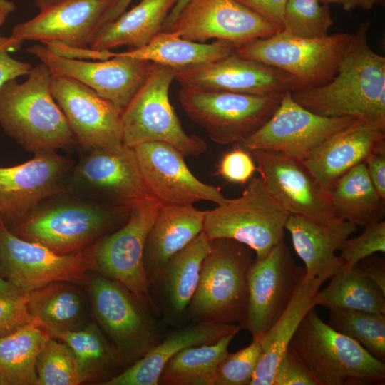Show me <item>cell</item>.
Masks as SVG:
<instances>
[{
  "label": "cell",
  "instance_id": "7c38bea8",
  "mask_svg": "<svg viewBox=\"0 0 385 385\" xmlns=\"http://www.w3.org/2000/svg\"><path fill=\"white\" fill-rule=\"evenodd\" d=\"M160 205L157 200H148L133 207L126 224L99 241L89 252L93 270L147 298L154 308L143 257L146 240Z\"/></svg>",
  "mask_w": 385,
  "mask_h": 385
},
{
  "label": "cell",
  "instance_id": "ee69618b",
  "mask_svg": "<svg viewBox=\"0 0 385 385\" xmlns=\"http://www.w3.org/2000/svg\"><path fill=\"white\" fill-rule=\"evenodd\" d=\"M36 323L29 309L26 295L0 292V337Z\"/></svg>",
  "mask_w": 385,
  "mask_h": 385
},
{
  "label": "cell",
  "instance_id": "3957f363",
  "mask_svg": "<svg viewBox=\"0 0 385 385\" xmlns=\"http://www.w3.org/2000/svg\"><path fill=\"white\" fill-rule=\"evenodd\" d=\"M288 347L319 385L384 384V362L324 323L314 307L299 324Z\"/></svg>",
  "mask_w": 385,
  "mask_h": 385
},
{
  "label": "cell",
  "instance_id": "d6a6232c",
  "mask_svg": "<svg viewBox=\"0 0 385 385\" xmlns=\"http://www.w3.org/2000/svg\"><path fill=\"white\" fill-rule=\"evenodd\" d=\"M236 48L233 43L224 40L200 43L184 39L170 31H161L145 46L121 53L176 70L217 61L235 53Z\"/></svg>",
  "mask_w": 385,
  "mask_h": 385
},
{
  "label": "cell",
  "instance_id": "277c9868",
  "mask_svg": "<svg viewBox=\"0 0 385 385\" xmlns=\"http://www.w3.org/2000/svg\"><path fill=\"white\" fill-rule=\"evenodd\" d=\"M252 250L227 238L211 240L188 319L192 322L238 323L244 328Z\"/></svg>",
  "mask_w": 385,
  "mask_h": 385
},
{
  "label": "cell",
  "instance_id": "4dcf8cb0",
  "mask_svg": "<svg viewBox=\"0 0 385 385\" xmlns=\"http://www.w3.org/2000/svg\"><path fill=\"white\" fill-rule=\"evenodd\" d=\"M178 0H141L116 19L100 27L89 48L110 51L120 46L130 49L148 44L163 31L165 21Z\"/></svg>",
  "mask_w": 385,
  "mask_h": 385
},
{
  "label": "cell",
  "instance_id": "816d5d0a",
  "mask_svg": "<svg viewBox=\"0 0 385 385\" xmlns=\"http://www.w3.org/2000/svg\"><path fill=\"white\" fill-rule=\"evenodd\" d=\"M133 1V0H117L113 7L101 19L98 29L119 17L125 11L126 9Z\"/></svg>",
  "mask_w": 385,
  "mask_h": 385
},
{
  "label": "cell",
  "instance_id": "60d3db41",
  "mask_svg": "<svg viewBox=\"0 0 385 385\" xmlns=\"http://www.w3.org/2000/svg\"><path fill=\"white\" fill-rule=\"evenodd\" d=\"M259 339L247 346L228 353L216 371L213 385H250L261 355Z\"/></svg>",
  "mask_w": 385,
  "mask_h": 385
},
{
  "label": "cell",
  "instance_id": "5b68a950",
  "mask_svg": "<svg viewBox=\"0 0 385 385\" xmlns=\"http://www.w3.org/2000/svg\"><path fill=\"white\" fill-rule=\"evenodd\" d=\"M88 286L95 322L125 365L141 359L162 340L158 313L147 298L98 273L90 278Z\"/></svg>",
  "mask_w": 385,
  "mask_h": 385
},
{
  "label": "cell",
  "instance_id": "1f68e13d",
  "mask_svg": "<svg viewBox=\"0 0 385 385\" xmlns=\"http://www.w3.org/2000/svg\"><path fill=\"white\" fill-rule=\"evenodd\" d=\"M329 196L340 220L365 227L384 218L385 199L375 189L364 163L341 177L329 190Z\"/></svg>",
  "mask_w": 385,
  "mask_h": 385
},
{
  "label": "cell",
  "instance_id": "c3c4849f",
  "mask_svg": "<svg viewBox=\"0 0 385 385\" xmlns=\"http://www.w3.org/2000/svg\"><path fill=\"white\" fill-rule=\"evenodd\" d=\"M356 272L374 282L385 295L384 258L371 255L360 260L353 268Z\"/></svg>",
  "mask_w": 385,
  "mask_h": 385
},
{
  "label": "cell",
  "instance_id": "8d00e7d4",
  "mask_svg": "<svg viewBox=\"0 0 385 385\" xmlns=\"http://www.w3.org/2000/svg\"><path fill=\"white\" fill-rule=\"evenodd\" d=\"M330 279L314 296L315 306L385 314V295L371 279L342 265Z\"/></svg>",
  "mask_w": 385,
  "mask_h": 385
},
{
  "label": "cell",
  "instance_id": "7a4b0ae2",
  "mask_svg": "<svg viewBox=\"0 0 385 385\" xmlns=\"http://www.w3.org/2000/svg\"><path fill=\"white\" fill-rule=\"evenodd\" d=\"M27 79L0 88V125L21 146L34 153L67 147L76 140L51 91L52 75L43 63Z\"/></svg>",
  "mask_w": 385,
  "mask_h": 385
},
{
  "label": "cell",
  "instance_id": "8fae6325",
  "mask_svg": "<svg viewBox=\"0 0 385 385\" xmlns=\"http://www.w3.org/2000/svg\"><path fill=\"white\" fill-rule=\"evenodd\" d=\"M356 120L313 113L296 102L291 91H287L269 120L240 144L250 151H275L302 161Z\"/></svg>",
  "mask_w": 385,
  "mask_h": 385
},
{
  "label": "cell",
  "instance_id": "d6986e66",
  "mask_svg": "<svg viewBox=\"0 0 385 385\" xmlns=\"http://www.w3.org/2000/svg\"><path fill=\"white\" fill-rule=\"evenodd\" d=\"M181 87L254 95H277L301 88L290 74L236 52L217 61L175 70Z\"/></svg>",
  "mask_w": 385,
  "mask_h": 385
},
{
  "label": "cell",
  "instance_id": "4316f807",
  "mask_svg": "<svg viewBox=\"0 0 385 385\" xmlns=\"http://www.w3.org/2000/svg\"><path fill=\"white\" fill-rule=\"evenodd\" d=\"M292 237L294 249L305 265L304 278L330 279L342 267L334 252L356 231V225L340 221L324 225L305 217L289 215L284 227Z\"/></svg>",
  "mask_w": 385,
  "mask_h": 385
},
{
  "label": "cell",
  "instance_id": "484cf974",
  "mask_svg": "<svg viewBox=\"0 0 385 385\" xmlns=\"http://www.w3.org/2000/svg\"><path fill=\"white\" fill-rule=\"evenodd\" d=\"M241 329L235 324L217 322H192L180 327L163 337L141 359L102 385H158L164 366L178 352L191 346L214 342L231 333L237 334Z\"/></svg>",
  "mask_w": 385,
  "mask_h": 385
},
{
  "label": "cell",
  "instance_id": "f5cc1de1",
  "mask_svg": "<svg viewBox=\"0 0 385 385\" xmlns=\"http://www.w3.org/2000/svg\"><path fill=\"white\" fill-rule=\"evenodd\" d=\"M189 0H178L175 6L171 9L169 15L168 16L164 26H163V31H168L172 24L174 23L176 17L178 16V14L183 9V7L186 4V3Z\"/></svg>",
  "mask_w": 385,
  "mask_h": 385
},
{
  "label": "cell",
  "instance_id": "cb8c5ba5",
  "mask_svg": "<svg viewBox=\"0 0 385 385\" xmlns=\"http://www.w3.org/2000/svg\"><path fill=\"white\" fill-rule=\"evenodd\" d=\"M385 140V126L356 119L337 133L302 160L328 192L351 168L364 160L371 150Z\"/></svg>",
  "mask_w": 385,
  "mask_h": 385
},
{
  "label": "cell",
  "instance_id": "8992f818",
  "mask_svg": "<svg viewBox=\"0 0 385 385\" xmlns=\"http://www.w3.org/2000/svg\"><path fill=\"white\" fill-rule=\"evenodd\" d=\"M289 214L272 197L260 178H252L241 196L205 210L202 232L210 240H234L265 257L284 240Z\"/></svg>",
  "mask_w": 385,
  "mask_h": 385
},
{
  "label": "cell",
  "instance_id": "f1b7e54d",
  "mask_svg": "<svg viewBox=\"0 0 385 385\" xmlns=\"http://www.w3.org/2000/svg\"><path fill=\"white\" fill-rule=\"evenodd\" d=\"M301 275L294 293L279 318L259 339L262 351L250 385H273L276 368L307 313L323 280Z\"/></svg>",
  "mask_w": 385,
  "mask_h": 385
},
{
  "label": "cell",
  "instance_id": "7dc6e473",
  "mask_svg": "<svg viewBox=\"0 0 385 385\" xmlns=\"http://www.w3.org/2000/svg\"><path fill=\"white\" fill-rule=\"evenodd\" d=\"M364 164L375 189L385 199V140L379 142L371 150Z\"/></svg>",
  "mask_w": 385,
  "mask_h": 385
},
{
  "label": "cell",
  "instance_id": "9f6ffc18",
  "mask_svg": "<svg viewBox=\"0 0 385 385\" xmlns=\"http://www.w3.org/2000/svg\"><path fill=\"white\" fill-rule=\"evenodd\" d=\"M59 0H35V5L39 10H42Z\"/></svg>",
  "mask_w": 385,
  "mask_h": 385
},
{
  "label": "cell",
  "instance_id": "44dd1931",
  "mask_svg": "<svg viewBox=\"0 0 385 385\" xmlns=\"http://www.w3.org/2000/svg\"><path fill=\"white\" fill-rule=\"evenodd\" d=\"M117 0H59L34 18L14 26L11 36L22 41L58 43L87 48L99 24Z\"/></svg>",
  "mask_w": 385,
  "mask_h": 385
},
{
  "label": "cell",
  "instance_id": "30bf717a",
  "mask_svg": "<svg viewBox=\"0 0 385 385\" xmlns=\"http://www.w3.org/2000/svg\"><path fill=\"white\" fill-rule=\"evenodd\" d=\"M91 270L88 252L57 254L16 235L0 217V275L24 294L54 282L82 284Z\"/></svg>",
  "mask_w": 385,
  "mask_h": 385
},
{
  "label": "cell",
  "instance_id": "836d02e7",
  "mask_svg": "<svg viewBox=\"0 0 385 385\" xmlns=\"http://www.w3.org/2000/svg\"><path fill=\"white\" fill-rule=\"evenodd\" d=\"M55 338L72 349L82 383L102 380L100 384L118 374L125 365L121 356L95 321L83 327L58 334Z\"/></svg>",
  "mask_w": 385,
  "mask_h": 385
},
{
  "label": "cell",
  "instance_id": "5bb4252c",
  "mask_svg": "<svg viewBox=\"0 0 385 385\" xmlns=\"http://www.w3.org/2000/svg\"><path fill=\"white\" fill-rule=\"evenodd\" d=\"M250 152L265 188L289 215L324 225L343 221L334 212L329 192L302 161L275 151Z\"/></svg>",
  "mask_w": 385,
  "mask_h": 385
},
{
  "label": "cell",
  "instance_id": "e575fe53",
  "mask_svg": "<svg viewBox=\"0 0 385 385\" xmlns=\"http://www.w3.org/2000/svg\"><path fill=\"white\" fill-rule=\"evenodd\" d=\"M237 333L211 343L187 347L164 366L158 379L162 385H213L216 371Z\"/></svg>",
  "mask_w": 385,
  "mask_h": 385
},
{
  "label": "cell",
  "instance_id": "680465c9",
  "mask_svg": "<svg viewBox=\"0 0 385 385\" xmlns=\"http://www.w3.org/2000/svg\"><path fill=\"white\" fill-rule=\"evenodd\" d=\"M0 217H1V215H0Z\"/></svg>",
  "mask_w": 385,
  "mask_h": 385
},
{
  "label": "cell",
  "instance_id": "f6af8a7d",
  "mask_svg": "<svg viewBox=\"0 0 385 385\" xmlns=\"http://www.w3.org/2000/svg\"><path fill=\"white\" fill-rule=\"evenodd\" d=\"M273 385H319L299 358L287 347L276 368Z\"/></svg>",
  "mask_w": 385,
  "mask_h": 385
},
{
  "label": "cell",
  "instance_id": "f35d334b",
  "mask_svg": "<svg viewBox=\"0 0 385 385\" xmlns=\"http://www.w3.org/2000/svg\"><path fill=\"white\" fill-rule=\"evenodd\" d=\"M36 385H78L82 384L76 356L70 346L49 337L36 361Z\"/></svg>",
  "mask_w": 385,
  "mask_h": 385
},
{
  "label": "cell",
  "instance_id": "bcb514c9",
  "mask_svg": "<svg viewBox=\"0 0 385 385\" xmlns=\"http://www.w3.org/2000/svg\"><path fill=\"white\" fill-rule=\"evenodd\" d=\"M23 43L11 36L0 37V88L6 82L27 75L31 69L30 63L18 61L9 54L19 50Z\"/></svg>",
  "mask_w": 385,
  "mask_h": 385
},
{
  "label": "cell",
  "instance_id": "ac0fdd59",
  "mask_svg": "<svg viewBox=\"0 0 385 385\" xmlns=\"http://www.w3.org/2000/svg\"><path fill=\"white\" fill-rule=\"evenodd\" d=\"M111 220V214L98 206L70 203L32 213L11 232L57 254L68 255L81 252L99 237Z\"/></svg>",
  "mask_w": 385,
  "mask_h": 385
},
{
  "label": "cell",
  "instance_id": "83f0119b",
  "mask_svg": "<svg viewBox=\"0 0 385 385\" xmlns=\"http://www.w3.org/2000/svg\"><path fill=\"white\" fill-rule=\"evenodd\" d=\"M205 213L192 205H160L144 250V268L149 283L176 253L202 232Z\"/></svg>",
  "mask_w": 385,
  "mask_h": 385
},
{
  "label": "cell",
  "instance_id": "f907efd6",
  "mask_svg": "<svg viewBox=\"0 0 385 385\" xmlns=\"http://www.w3.org/2000/svg\"><path fill=\"white\" fill-rule=\"evenodd\" d=\"M324 4H335L341 5L343 9L349 11L356 8L369 10L375 5L379 4V0H319Z\"/></svg>",
  "mask_w": 385,
  "mask_h": 385
},
{
  "label": "cell",
  "instance_id": "681fc988",
  "mask_svg": "<svg viewBox=\"0 0 385 385\" xmlns=\"http://www.w3.org/2000/svg\"><path fill=\"white\" fill-rule=\"evenodd\" d=\"M282 29L283 16L288 0H237Z\"/></svg>",
  "mask_w": 385,
  "mask_h": 385
},
{
  "label": "cell",
  "instance_id": "6da1fadb",
  "mask_svg": "<svg viewBox=\"0 0 385 385\" xmlns=\"http://www.w3.org/2000/svg\"><path fill=\"white\" fill-rule=\"evenodd\" d=\"M369 21L361 23L335 76L324 85L291 92L309 111L350 116L385 126V58L368 43Z\"/></svg>",
  "mask_w": 385,
  "mask_h": 385
},
{
  "label": "cell",
  "instance_id": "f546056e",
  "mask_svg": "<svg viewBox=\"0 0 385 385\" xmlns=\"http://www.w3.org/2000/svg\"><path fill=\"white\" fill-rule=\"evenodd\" d=\"M78 285L54 282L25 294L34 322L49 337L79 329L90 322L89 304Z\"/></svg>",
  "mask_w": 385,
  "mask_h": 385
},
{
  "label": "cell",
  "instance_id": "9a60e30c",
  "mask_svg": "<svg viewBox=\"0 0 385 385\" xmlns=\"http://www.w3.org/2000/svg\"><path fill=\"white\" fill-rule=\"evenodd\" d=\"M27 51L44 63L52 76L77 80L121 110L145 83L153 64L121 53H113L108 59L88 61L56 54L41 44L29 47Z\"/></svg>",
  "mask_w": 385,
  "mask_h": 385
},
{
  "label": "cell",
  "instance_id": "e0dca14e",
  "mask_svg": "<svg viewBox=\"0 0 385 385\" xmlns=\"http://www.w3.org/2000/svg\"><path fill=\"white\" fill-rule=\"evenodd\" d=\"M304 270L297 265L284 240L265 257L254 260L248 276L244 327L252 339H260L279 318Z\"/></svg>",
  "mask_w": 385,
  "mask_h": 385
},
{
  "label": "cell",
  "instance_id": "2e32d148",
  "mask_svg": "<svg viewBox=\"0 0 385 385\" xmlns=\"http://www.w3.org/2000/svg\"><path fill=\"white\" fill-rule=\"evenodd\" d=\"M51 91L76 141L82 146L108 151H118L125 146L123 110L72 78L52 76Z\"/></svg>",
  "mask_w": 385,
  "mask_h": 385
},
{
  "label": "cell",
  "instance_id": "9c48e42d",
  "mask_svg": "<svg viewBox=\"0 0 385 385\" xmlns=\"http://www.w3.org/2000/svg\"><path fill=\"white\" fill-rule=\"evenodd\" d=\"M284 94V93H283ZM254 95L182 87L179 101L186 115L218 144H240L259 130L282 96Z\"/></svg>",
  "mask_w": 385,
  "mask_h": 385
},
{
  "label": "cell",
  "instance_id": "6f0895ef",
  "mask_svg": "<svg viewBox=\"0 0 385 385\" xmlns=\"http://www.w3.org/2000/svg\"><path fill=\"white\" fill-rule=\"evenodd\" d=\"M379 4L381 6H384L385 4V0H379Z\"/></svg>",
  "mask_w": 385,
  "mask_h": 385
},
{
  "label": "cell",
  "instance_id": "ba28073f",
  "mask_svg": "<svg viewBox=\"0 0 385 385\" xmlns=\"http://www.w3.org/2000/svg\"><path fill=\"white\" fill-rule=\"evenodd\" d=\"M353 38L354 34L348 33L304 38L279 31L237 47L236 53L290 74L302 89L329 81L337 73Z\"/></svg>",
  "mask_w": 385,
  "mask_h": 385
},
{
  "label": "cell",
  "instance_id": "74e56055",
  "mask_svg": "<svg viewBox=\"0 0 385 385\" xmlns=\"http://www.w3.org/2000/svg\"><path fill=\"white\" fill-rule=\"evenodd\" d=\"M328 324L359 343L376 359L385 361V314L351 309H329Z\"/></svg>",
  "mask_w": 385,
  "mask_h": 385
},
{
  "label": "cell",
  "instance_id": "603a6c76",
  "mask_svg": "<svg viewBox=\"0 0 385 385\" xmlns=\"http://www.w3.org/2000/svg\"><path fill=\"white\" fill-rule=\"evenodd\" d=\"M210 249L211 240L202 232L176 253L150 282V295L155 308L166 322L188 318L202 262Z\"/></svg>",
  "mask_w": 385,
  "mask_h": 385
},
{
  "label": "cell",
  "instance_id": "d4e9b609",
  "mask_svg": "<svg viewBox=\"0 0 385 385\" xmlns=\"http://www.w3.org/2000/svg\"><path fill=\"white\" fill-rule=\"evenodd\" d=\"M78 174L129 210L141 202L156 200L145 185L133 148L91 150L80 164Z\"/></svg>",
  "mask_w": 385,
  "mask_h": 385
},
{
  "label": "cell",
  "instance_id": "7bdbcfd3",
  "mask_svg": "<svg viewBox=\"0 0 385 385\" xmlns=\"http://www.w3.org/2000/svg\"><path fill=\"white\" fill-rule=\"evenodd\" d=\"M257 171L252 153L241 144L235 146L220 159L215 175L228 182L237 184L247 183Z\"/></svg>",
  "mask_w": 385,
  "mask_h": 385
},
{
  "label": "cell",
  "instance_id": "b9f144b4",
  "mask_svg": "<svg viewBox=\"0 0 385 385\" xmlns=\"http://www.w3.org/2000/svg\"><path fill=\"white\" fill-rule=\"evenodd\" d=\"M363 232L345 240L338 256L344 268L351 270L360 260L376 252H385V222L381 220L364 227Z\"/></svg>",
  "mask_w": 385,
  "mask_h": 385
},
{
  "label": "cell",
  "instance_id": "11a10c76",
  "mask_svg": "<svg viewBox=\"0 0 385 385\" xmlns=\"http://www.w3.org/2000/svg\"><path fill=\"white\" fill-rule=\"evenodd\" d=\"M0 292L25 295L0 275Z\"/></svg>",
  "mask_w": 385,
  "mask_h": 385
},
{
  "label": "cell",
  "instance_id": "7402d4cb",
  "mask_svg": "<svg viewBox=\"0 0 385 385\" xmlns=\"http://www.w3.org/2000/svg\"><path fill=\"white\" fill-rule=\"evenodd\" d=\"M68 161L54 150L40 151L29 161L0 167V215L19 224L43 199L58 193Z\"/></svg>",
  "mask_w": 385,
  "mask_h": 385
},
{
  "label": "cell",
  "instance_id": "db71d44e",
  "mask_svg": "<svg viewBox=\"0 0 385 385\" xmlns=\"http://www.w3.org/2000/svg\"><path fill=\"white\" fill-rule=\"evenodd\" d=\"M16 9V4L11 0H0V29L9 16ZM0 34V37H1Z\"/></svg>",
  "mask_w": 385,
  "mask_h": 385
},
{
  "label": "cell",
  "instance_id": "ffe728a7",
  "mask_svg": "<svg viewBox=\"0 0 385 385\" xmlns=\"http://www.w3.org/2000/svg\"><path fill=\"white\" fill-rule=\"evenodd\" d=\"M145 183L161 205H192L198 201L222 204L227 198L219 187L198 180L188 168L184 156L172 145L148 142L133 148Z\"/></svg>",
  "mask_w": 385,
  "mask_h": 385
},
{
  "label": "cell",
  "instance_id": "52a82bcc",
  "mask_svg": "<svg viewBox=\"0 0 385 385\" xmlns=\"http://www.w3.org/2000/svg\"><path fill=\"white\" fill-rule=\"evenodd\" d=\"M173 68L153 63L145 83L122 112L123 140L133 148L148 142H162L177 149L184 157L204 153L206 143L185 132L169 100L174 80Z\"/></svg>",
  "mask_w": 385,
  "mask_h": 385
},
{
  "label": "cell",
  "instance_id": "ab89813d",
  "mask_svg": "<svg viewBox=\"0 0 385 385\" xmlns=\"http://www.w3.org/2000/svg\"><path fill=\"white\" fill-rule=\"evenodd\" d=\"M332 24L329 5L319 0H288L282 31L295 37L322 38L328 35Z\"/></svg>",
  "mask_w": 385,
  "mask_h": 385
},
{
  "label": "cell",
  "instance_id": "d590c367",
  "mask_svg": "<svg viewBox=\"0 0 385 385\" xmlns=\"http://www.w3.org/2000/svg\"><path fill=\"white\" fill-rule=\"evenodd\" d=\"M48 334L37 324L0 337V385H36V361Z\"/></svg>",
  "mask_w": 385,
  "mask_h": 385
},
{
  "label": "cell",
  "instance_id": "4fadbf2b",
  "mask_svg": "<svg viewBox=\"0 0 385 385\" xmlns=\"http://www.w3.org/2000/svg\"><path fill=\"white\" fill-rule=\"evenodd\" d=\"M282 30L237 0H189L168 31L200 43L224 40L237 48Z\"/></svg>",
  "mask_w": 385,
  "mask_h": 385
}]
</instances>
